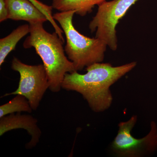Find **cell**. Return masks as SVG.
Wrapping results in <instances>:
<instances>
[{"mask_svg": "<svg viewBox=\"0 0 157 157\" xmlns=\"http://www.w3.org/2000/svg\"><path fill=\"white\" fill-rule=\"evenodd\" d=\"M139 0H112L98 6V11L89 25L95 38L101 39L111 50L117 48V25L130 8Z\"/></svg>", "mask_w": 157, "mask_h": 157, "instance_id": "obj_4", "label": "cell"}, {"mask_svg": "<svg viewBox=\"0 0 157 157\" xmlns=\"http://www.w3.org/2000/svg\"><path fill=\"white\" fill-rule=\"evenodd\" d=\"M8 19L30 23L48 21L45 14L29 0H6Z\"/></svg>", "mask_w": 157, "mask_h": 157, "instance_id": "obj_8", "label": "cell"}, {"mask_svg": "<svg viewBox=\"0 0 157 157\" xmlns=\"http://www.w3.org/2000/svg\"><path fill=\"white\" fill-rule=\"evenodd\" d=\"M43 22L30 23L29 35L25 40V48H34L42 59L49 83V89L58 93L66 74L76 71L73 63L65 55L64 43L56 32L45 30Z\"/></svg>", "mask_w": 157, "mask_h": 157, "instance_id": "obj_2", "label": "cell"}, {"mask_svg": "<svg viewBox=\"0 0 157 157\" xmlns=\"http://www.w3.org/2000/svg\"><path fill=\"white\" fill-rule=\"evenodd\" d=\"M29 1L33 3L34 6H36L38 9L42 11L43 14H45L47 17L48 21L51 24L54 29L55 32H56L59 37L63 40V42H65V39L63 36V32L62 29L57 24L56 22V21L53 18V14H52V9H53L52 6L45 5L38 0H29Z\"/></svg>", "mask_w": 157, "mask_h": 157, "instance_id": "obj_12", "label": "cell"}, {"mask_svg": "<svg viewBox=\"0 0 157 157\" xmlns=\"http://www.w3.org/2000/svg\"><path fill=\"white\" fill-rule=\"evenodd\" d=\"M133 116L128 121L119 124L117 135L111 144L112 151L118 157H139L149 154L157 149V128L154 122L148 135L140 139L133 137L132 129L137 122Z\"/></svg>", "mask_w": 157, "mask_h": 157, "instance_id": "obj_6", "label": "cell"}, {"mask_svg": "<svg viewBox=\"0 0 157 157\" xmlns=\"http://www.w3.org/2000/svg\"><path fill=\"white\" fill-rule=\"evenodd\" d=\"M38 121L30 115L11 113L0 118V136L11 130L23 129L26 130L31 139L26 144V149H30L36 146L39 142L42 132L37 124Z\"/></svg>", "mask_w": 157, "mask_h": 157, "instance_id": "obj_7", "label": "cell"}, {"mask_svg": "<svg viewBox=\"0 0 157 157\" xmlns=\"http://www.w3.org/2000/svg\"><path fill=\"white\" fill-rule=\"evenodd\" d=\"M29 25H22L7 36L0 39V66L2 65L10 52L14 50L18 42L29 33Z\"/></svg>", "mask_w": 157, "mask_h": 157, "instance_id": "obj_10", "label": "cell"}, {"mask_svg": "<svg viewBox=\"0 0 157 157\" xmlns=\"http://www.w3.org/2000/svg\"><path fill=\"white\" fill-rule=\"evenodd\" d=\"M75 14V11H59L53 17L65 34V53L75 70L78 71L95 63L103 62L107 45L101 39L89 38L78 32L73 24Z\"/></svg>", "mask_w": 157, "mask_h": 157, "instance_id": "obj_3", "label": "cell"}, {"mask_svg": "<svg viewBox=\"0 0 157 157\" xmlns=\"http://www.w3.org/2000/svg\"><path fill=\"white\" fill-rule=\"evenodd\" d=\"M136 65V62L118 67H113L109 63H95L86 68L85 74H80L78 71L67 73L62 88L79 93L93 111L103 112L112 103L110 86Z\"/></svg>", "mask_w": 157, "mask_h": 157, "instance_id": "obj_1", "label": "cell"}, {"mask_svg": "<svg viewBox=\"0 0 157 157\" xmlns=\"http://www.w3.org/2000/svg\"><path fill=\"white\" fill-rule=\"evenodd\" d=\"M16 95L8 103L0 106V118L15 112H32L33 109L27 98L21 95Z\"/></svg>", "mask_w": 157, "mask_h": 157, "instance_id": "obj_11", "label": "cell"}, {"mask_svg": "<svg viewBox=\"0 0 157 157\" xmlns=\"http://www.w3.org/2000/svg\"><path fill=\"white\" fill-rule=\"evenodd\" d=\"M106 0H52L53 9L59 11H75L76 14L84 16L91 13L96 6Z\"/></svg>", "mask_w": 157, "mask_h": 157, "instance_id": "obj_9", "label": "cell"}, {"mask_svg": "<svg viewBox=\"0 0 157 157\" xmlns=\"http://www.w3.org/2000/svg\"><path fill=\"white\" fill-rule=\"evenodd\" d=\"M8 19V10L6 0H0V22Z\"/></svg>", "mask_w": 157, "mask_h": 157, "instance_id": "obj_13", "label": "cell"}, {"mask_svg": "<svg viewBox=\"0 0 157 157\" xmlns=\"http://www.w3.org/2000/svg\"><path fill=\"white\" fill-rule=\"evenodd\" d=\"M11 68L19 73L18 88L13 92L6 94L4 97L21 95L28 100L33 110H37L45 92L49 87L48 77L44 65L26 64L14 57Z\"/></svg>", "mask_w": 157, "mask_h": 157, "instance_id": "obj_5", "label": "cell"}]
</instances>
